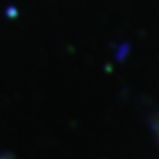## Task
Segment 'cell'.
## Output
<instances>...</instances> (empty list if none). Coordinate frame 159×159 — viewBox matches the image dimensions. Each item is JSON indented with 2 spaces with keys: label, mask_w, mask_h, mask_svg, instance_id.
Instances as JSON below:
<instances>
[{
  "label": "cell",
  "mask_w": 159,
  "mask_h": 159,
  "mask_svg": "<svg viewBox=\"0 0 159 159\" xmlns=\"http://www.w3.org/2000/svg\"><path fill=\"white\" fill-rule=\"evenodd\" d=\"M157 133H159V124H157Z\"/></svg>",
  "instance_id": "1"
}]
</instances>
